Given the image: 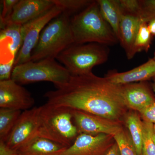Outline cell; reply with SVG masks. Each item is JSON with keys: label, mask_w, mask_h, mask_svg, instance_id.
<instances>
[{"label": "cell", "mask_w": 155, "mask_h": 155, "mask_svg": "<svg viewBox=\"0 0 155 155\" xmlns=\"http://www.w3.org/2000/svg\"><path fill=\"white\" fill-rule=\"evenodd\" d=\"M0 155H19L17 150L10 147L5 141L0 140Z\"/></svg>", "instance_id": "f546056e"}, {"label": "cell", "mask_w": 155, "mask_h": 155, "mask_svg": "<svg viewBox=\"0 0 155 155\" xmlns=\"http://www.w3.org/2000/svg\"><path fill=\"white\" fill-rule=\"evenodd\" d=\"M102 16L110 26L119 41L120 25L123 12L119 0H97Z\"/></svg>", "instance_id": "ac0fdd59"}, {"label": "cell", "mask_w": 155, "mask_h": 155, "mask_svg": "<svg viewBox=\"0 0 155 155\" xmlns=\"http://www.w3.org/2000/svg\"><path fill=\"white\" fill-rule=\"evenodd\" d=\"M22 25L9 24L1 29V64L15 59L23 42Z\"/></svg>", "instance_id": "5bb4252c"}, {"label": "cell", "mask_w": 155, "mask_h": 155, "mask_svg": "<svg viewBox=\"0 0 155 155\" xmlns=\"http://www.w3.org/2000/svg\"><path fill=\"white\" fill-rule=\"evenodd\" d=\"M153 128H154V131L155 134V124L153 125Z\"/></svg>", "instance_id": "e575fe53"}, {"label": "cell", "mask_w": 155, "mask_h": 155, "mask_svg": "<svg viewBox=\"0 0 155 155\" xmlns=\"http://www.w3.org/2000/svg\"><path fill=\"white\" fill-rule=\"evenodd\" d=\"M153 124L143 121L142 155H155Z\"/></svg>", "instance_id": "cb8c5ba5"}, {"label": "cell", "mask_w": 155, "mask_h": 155, "mask_svg": "<svg viewBox=\"0 0 155 155\" xmlns=\"http://www.w3.org/2000/svg\"><path fill=\"white\" fill-rule=\"evenodd\" d=\"M21 114L19 110L0 108V140L7 141Z\"/></svg>", "instance_id": "ffe728a7"}, {"label": "cell", "mask_w": 155, "mask_h": 155, "mask_svg": "<svg viewBox=\"0 0 155 155\" xmlns=\"http://www.w3.org/2000/svg\"><path fill=\"white\" fill-rule=\"evenodd\" d=\"M153 138L154 141L155 143V134H154L153 136Z\"/></svg>", "instance_id": "836d02e7"}, {"label": "cell", "mask_w": 155, "mask_h": 155, "mask_svg": "<svg viewBox=\"0 0 155 155\" xmlns=\"http://www.w3.org/2000/svg\"><path fill=\"white\" fill-rule=\"evenodd\" d=\"M115 142L113 135L79 134L61 155H105Z\"/></svg>", "instance_id": "30bf717a"}, {"label": "cell", "mask_w": 155, "mask_h": 155, "mask_svg": "<svg viewBox=\"0 0 155 155\" xmlns=\"http://www.w3.org/2000/svg\"><path fill=\"white\" fill-rule=\"evenodd\" d=\"M155 76V60L150 58L144 64L126 72L109 71L105 77L112 83L123 85L146 81Z\"/></svg>", "instance_id": "9a60e30c"}, {"label": "cell", "mask_w": 155, "mask_h": 155, "mask_svg": "<svg viewBox=\"0 0 155 155\" xmlns=\"http://www.w3.org/2000/svg\"><path fill=\"white\" fill-rule=\"evenodd\" d=\"M30 92L12 79L0 81V107L25 111L33 108Z\"/></svg>", "instance_id": "8fae6325"}, {"label": "cell", "mask_w": 155, "mask_h": 155, "mask_svg": "<svg viewBox=\"0 0 155 155\" xmlns=\"http://www.w3.org/2000/svg\"><path fill=\"white\" fill-rule=\"evenodd\" d=\"M40 111L39 107L23 111L5 142L6 144L17 151L38 137L40 126Z\"/></svg>", "instance_id": "ba28073f"}, {"label": "cell", "mask_w": 155, "mask_h": 155, "mask_svg": "<svg viewBox=\"0 0 155 155\" xmlns=\"http://www.w3.org/2000/svg\"><path fill=\"white\" fill-rule=\"evenodd\" d=\"M71 75L68 70L54 59H45L33 62L29 61L14 67L11 79L20 84L49 81L56 88L69 81Z\"/></svg>", "instance_id": "5b68a950"}, {"label": "cell", "mask_w": 155, "mask_h": 155, "mask_svg": "<svg viewBox=\"0 0 155 155\" xmlns=\"http://www.w3.org/2000/svg\"><path fill=\"white\" fill-rule=\"evenodd\" d=\"M107 46L96 43L72 45L60 53L56 59L64 64L71 75H84L107 61Z\"/></svg>", "instance_id": "8992f818"}, {"label": "cell", "mask_w": 155, "mask_h": 155, "mask_svg": "<svg viewBox=\"0 0 155 155\" xmlns=\"http://www.w3.org/2000/svg\"><path fill=\"white\" fill-rule=\"evenodd\" d=\"M153 35L149 29L148 24L142 22L140 26L134 44L135 54L145 51L147 52L150 47Z\"/></svg>", "instance_id": "44dd1931"}, {"label": "cell", "mask_w": 155, "mask_h": 155, "mask_svg": "<svg viewBox=\"0 0 155 155\" xmlns=\"http://www.w3.org/2000/svg\"><path fill=\"white\" fill-rule=\"evenodd\" d=\"M142 22L139 17L129 14H122L119 42L125 50L127 58L129 60L133 58L135 55L134 42Z\"/></svg>", "instance_id": "2e32d148"}, {"label": "cell", "mask_w": 155, "mask_h": 155, "mask_svg": "<svg viewBox=\"0 0 155 155\" xmlns=\"http://www.w3.org/2000/svg\"><path fill=\"white\" fill-rule=\"evenodd\" d=\"M105 155H121L119 147L116 142L109 149Z\"/></svg>", "instance_id": "4dcf8cb0"}, {"label": "cell", "mask_w": 155, "mask_h": 155, "mask_svg": "<svg viewBox=\"0 0 155 155\" xmlns=\"http://www.w3.org/2000/svg\"><path fill=\"white\" fill-rule=\"evenodd\" d=\"M47 104L56 107L82 111L107 119L121 121L127 114L122 85L92 72L71 76L66 84L44 95Z\"/></svg>", "instance_id": "6da1fadb"}, {"label": "cell", "mask_w": 155, "mask_h": 155, "mask_svg": "<svg viewBox=\"0 0 155 155\" xmlns=\"http://www.w3.org/2000/svg\"><path fill=\"white\" fill-rule=\"evenodd\" d=\"M147 24L151 33L153 36H155V19L150 21Z\"/></svg>", "instance_id": "1f68e13d"}, {"label": "cell", "mask_w": 155, "mask_h": 155, "mask_svg": "<svg viewBox=\"0 0 155 155\" xmlns=\"http://www.w3.org/2000/svg\"><path fill=\"white\" fill-rule=\"evenodd\" d=\"M72 113L73 121L79 134H106L114 136L123 128L121 121L111 120L82 111L73 110Z\"/></svg>", "instance_id": "9c48e42d"}, {"label": "cell", "mask_w": 155, "mask_h": 155, "mask_svg": "<svg viewBox=\"0 0 155 155\" xmlns=\"http://www.w3.org/2000/svg\"><path fill=\"white\" fill-rule=\"evenodd\" d=\"M18 1L19 0H4L2 1V10L0 16L1 29L4 27L6 21L12 14L14 6Z\"/></svg>", "instance_id": "4316f807"}, {"label": "cell", "mask_w": 155, "mask_h": 155, "mask_svg": "<svg viewBox=\"0 0 155 155\" xmlns=\"http://www.w3.org/2000/svg\"><path fill=\"white\" fill-rule=\"evenodd\" d=\"M121 155H138L130 134L124 128L114 136Z\"/></svg>", "instance_id": "603a6c76"}, {"label": "cell", "mask_w": 155, "mask_h": 155, "mask_svg": "<svg viewBox=\"0 0 155 155\" xmlns=\"http://www.w3.org/2000/svg\"><path fill=\"white\" fill-rule=\"evenodd\" d=\"M140 18L142 22L148 23L155 19V0H140Z\"/></svg>", "instance_id": "d4e9b609"}, {"label": "cell", "mask_w": 155, "mask_h": 155, "mask_svg": "<svg viewBox=\"0 0 155 155\" xmlns=\"http://www.w3.org/2000/svg\"><path fill=\"white\" fill-rule=\"evenodd\" d=\"M139 113L143 121L155 124V101Z\"/></svg>", "instance_id": "83f0119b"}, {"label": "cell", "mask_w": 155, "mask_h": 155, "mask_svg": "<svg viewBox=\"0 0 155 155\" xmlns=\"http://www.w3.org/2000/svg\"><path fill=\"white\" fill-rule=\"evenodd\" d=\"M74 44L96 43L112 45L119 42L110 26L103 18L97 1L70 18Z\"/></svg>", "instance_id": "7a4b0ae2"}, {"label": "cell", "mask_w": 155, "mask_h": 155, "mask_svg": "<svg viewBox=\"0 0 155 155\" xmlns=\"http://www.w3.org/2000/svg\"><path fill=\"white\" fill-rule=\"evenodd\" d=\"M152 88L155 95V76L153 78V82L152 84Z\"/></svg>", "instance_id": "d6a6232c"}, {"label": "cell", "mask_w": 155, "mask_h": 155, "mask_svg": "<svg viewBox=\"0 0 155 155\" xmlns=\"http://www.w3.org/2000/svg\"><path fill=\"white\" fill-rule=\"evenodd\" d=\"M54 6L52 0H19L2 28L9 24L23 25Z\"/></svg>", "instance_id": "7c38bea8"}, {"label": "cell", "mask_w": 155, "mask_h": 155, "mask_svg": "<svg viewBox=\"0 0 155 155\" xmlns=\"http://www.w3.org/2000/svg\"><path fill=\"white\" fill-rule=\"evenodd\" d=\"M40 107V126L38 137L69 147L79 134L73 123V110L56 107L47 103Z\"/></svg>", "instance_id": "277c9868"}, {"label": "cell", "mask_w": 155, "mask_h": 155, "mask_svg": "<svg viewBox=\"0 0 155 155\" xmlns=\"http://www.w3.org/2000/svg\"><path fill=\"white\" fill-rule=\"evenodd\" d=\"M153 58V59L155 60V52H154V57Z\"/></svg>", "instance_id": "d590c367"}, {"label": "cell", "mask_w": 155, "mask_h": 155, "mask_svg": "<svg viewBox=\"0 0 155 155\" xmlns=\"http://www.w3.org/2000/svg\"><path fill=\"white\" fill-rule=\"evenodd\" d=\"M125 124L138 155H142L143 121L135 111L127 113L125 116Z\"/></svg>", "instance_id": "d6986e66"}, {"label": "cell", "mask_w": 155, "mask_h": 155, "mask_svg": "<svg viewBox=\"0 0 155 155\" xmlns=\"http://www.w3.org/2000/svg\"><path fill=\"white\" fill-rule=\"evenodd\" d=\"M63 13L62 9L56 5L22 25L23 42L15 58L14 67L30 61L31 53L37 44L42 31L49 22Z\"/></svg>", "instance_id": "52a82bcc"}, {"label": "cell", "mask_w": 155, "mask_h": 155, "mask_svg": "<svg viewBox=\"0 0 155 155\" xmlns=\"http://www.w3.org/2000/svg\"><path fill=\"white\" fill-rule=\"evenodd\" d=\"M121 85L122 97L127 109L139 112L155 101L152 88L145 81Z\"/></svg>", "instance_id": "4fadbf2b"}, {"label": "cell", "mask_w": 155, "mask_h": 155, "mask_svg": "<svg viewBox=\"0 0 155 155\" xmlns=\"http://www.w3.org/2000/svg\"><path fill=\"white\" fill-rule=\"evenodd\" d=\"M15 60L0 64V81L11 79Z\"/></svg>", "instance_id": "f1b7e54d"}, {"label": "cell", "mask_w": 155, "mask_h": 155, "mask_svg": "<svg viewBox=\"0 0 155 155\" xmlns=\"http://www.w3.org/2000/svg\"><path fill=\"white\" fill-rule=\"evenodd\" d=\"M123 14L140 17L141 11L140 1L138 0H119Z\"/></svg>", "instance_id": "484cf974"}, {"label": "cell", "mask_w": 155, "mask_h": 155, "mask_svg": "<svg viewBox=\"0 0 155 155\" xmlns=\"http://www.w3.org/2000/svg\"><path fill=\"white\" fill-rule=\"evenodd\" d=\"M74 44L70 16L62 14L52 20L42 31L30 61L57 58L60 53Z\"/></svg>", "instance_id": "3957f363"}, {"label": "cell", "mask_w": 155, "mask_h": 155, "mask_svg": "<svg viewBox=\"0 0 155 155\" xmlns=\"http://www.w3.org/2000/svg\"><path fill=\"white\" fill-rule=\"evenodd\" d=\"M67 148L48 139L36 137L17 151L19 155H61Z\"/></svg>", "instance_id": "e0dca14e"}, {"label": "cell", "mask_w": 155, "mask_h": 155, "mask_svg": "<svg viewBox=\"0 0 155 155\" xmlns=\"http://www.w3.org/2000/svg\"><path fill=\"white\" fill-rule=\"evenodd\" d=\"M55 5L60 7L63 12L70 16L79 13L90 5L94 1L90 0H52Z\"/></svg>", "instance_id": "7402d4cb"}]
</instances>
